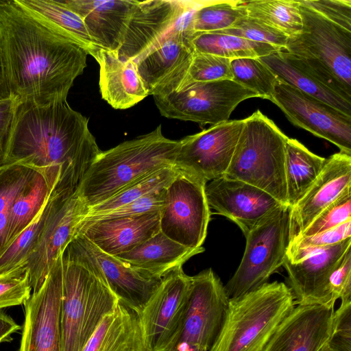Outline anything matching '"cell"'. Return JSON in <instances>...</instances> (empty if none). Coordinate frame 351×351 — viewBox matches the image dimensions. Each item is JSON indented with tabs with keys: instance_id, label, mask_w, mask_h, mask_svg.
Wrapping results in <instances>:
<instances>
[{
	"instance_id": "27",
	"label": "cell",
	"mask_w": 351,
	"mask_h": 351,
	"mask_svg": "<svg viewBox=\"0 0 351 351\" xmlns=\"http://www.w3.org/2000/svg\"><path fill=\"white\" fill-rule=\"evenodd\" d=\"M204 251L203 247L193 249L183 246L159 231L131 251L116 257L145 276L160 280Z\"/></svg>"
},
{
	"instance_id": "36",
	"label": "cell",
	"mask_w": 351,
	"mask_h": 351,
	"mask_svg": "<svg viewBox=\"0 0 351 351\" xmlns=\"http://www.w3.org/2000/svg\"><path fill=\"white\" fill-rule=\"evenodd\" d=\"M25 6L51 21L74 41L84 49L88 54L95 48L82 18L69 9L60 0H19Z\"/></svg>"
},
{
	"instance_id": "40",
	"label": "cell",
	"mask_w": 351,
	"mask_h": 351,
	"mask_svg": "<svg viewBox=\"0 0 351 351\" xmlns=\"http://www.w3.org/2000/svg\"><path fill=\"white\" fill-rule=\"evenodd\" d=\"M350 237L351 220L323 232L294 240L289 244L286 258L297 263Z\"/></svg>"
},
{
	"instance_id": "42",
	"label": "cell",
	"mask_w": 351,
	"mask_h": 351,
	"mask_svg": "<svg viewBox=\"0 0 351 351\" xmlns=\"http://www.w3.org/2000/svg\"><path fill=\"white\" fill-rule=\"evenodd\" d=\"M350 220L351 186H349L326 207L297 239L323 232Z\"/></svg>"
},
{
	"instance_id": "13",
	"label": "cell",
	"mask_w": 351,
	"mask_h": 351,
	"mask_svg": "<svg viewBox=\"0 0 351 351\" xmlns=\"http://www.w3.org/2000/svg\"><path fill=\"white\" fill-rule=\"evenodd\" d=\"M62 256L57 258L41 287L23 304L25 320L19 351H63Z\"/></svg>"
},
{
	"instance_id": "47",
	"label": "cell",
	"mask_w": 351,
	"mask_h": 351,
	"mask_svg": "<svg viewBox=\"0 0 351 351\" xmlns=\"http://www.w3.org/2000/svg\"><path fill=\"white\" fill-rule=\"evenodd\" d=\"M330 289L334 302H351V248L345 253L330 279Z\"/></svg>"
},
{
	"instance_id": "21",
	"label": "cell",
	"mask_w": 351,
	"mask_h": 351,
	"mask_svg": "<svg viewBox=\"0 0 351 351\" xmlns=\"http://www.w3.org/2000/svg\"><path fill=\"white\" fill-rule=\"evenodd\" d=\"M349 186H351V154L343 152L335 153L326 158L317 179L289 208V243Z\"/></svg>"
},
{
	"instance_id": "43",
	"label": "cell",
	"mask_w": 351,
	"mask_h": 351,
	"mask_svg": "<svg viewBox=\"0 0 351 351\" xmlns=\"http://www.w3.org/2000/svg\"><path fill=\"white\" fill-rule=\"evenodd\" d=\"M31 292L27 271H13L0 275V310L24 304Z\"/></svg>"
},
{
	"instance_id": "15",
	"label": "cell",
	"mask_w": 351,
	"mask_h": 351,
	"mask_svg": "<svg viewBox=\"0 0 351 351\" xmlns=\"http://www.w3.org/2000/svg\"><path fill=\"white\" fill-rule=\"evenodd\" d=\"M228 302L224 285L211 268L191 276L188 305L176 343L186 342L208 351L220 332Z\"/></svg>"
},
{
	"instance_id": "23",
	"label": "cell",
	"mask_w": 351,
	"mask_h": 351,
	"mask_svg": "<svg viewBox=\"0 0 351 351\" xmlns=\"http://www.w3.org/2000/svg\"><path fill=\"white\" fill-rule=\"evenodd\" d=\"M160 231V212L102 218L80 223L77 233L104 252L117 256L133 250Z\"/></svg>"
},
{
	"instance_id": "8",
	"label": "cell",
	"mask_w": 351,
	"mask_h": 351,
	"mask_svg": "<svg viewBox=\"0 0 351 351\" xmlns=\"http://www.w3.org/2000/svg\"><path fill=\"white\" fill-rule=\"evenodd\" d=\"M245 237L243 258L224 286L229 299L268 282L269 277L283 265L289 244V208L280 206Z\"/></svg>"
},
{
	"instance_id": "28",
	"label": "cell",
	"mask_w": 351,
	"mask_h": 351,
	"mask_svg": "<svg viewBox=\"0 0 351 351\" xmlns=\"http://www.w3.org/2000/svg\"><path fill=\"white\" fill-rule=\"evenodd\" d=\"M82 351H150L138 314L119 302L106 315Z\"/></svg>"
},
{
	"instance_id": "41",
	"label": "cell",
	"mask_w": 351,
	"mask_h": 351,
	"mask_svg": "<svg viewBox=\"0 0 351 351\" xmlns=\"http://www.w3.org/2000/svg\"><path fill=\"white\" fill-rule=\"evenodd\" d=\"M213 32L267 43L282 49L285 47L289 38L282 32L248 16L240 18L230 28Z\"/></svg>"
},
{
	"instance_id": "38",
	"label": "cell",
	"mask_w": 351,
	"mask_h": 351,
	"mask_svg": "<svg viewBox=\"0 0 351 351\" xmlns=\"http://www.w3.org/2000/svg\"><path fill=\"white\" fill-rule=\"evenodd\" d=\"M232 80L252 90L260 98L271 100L277 77L258 58L231 60Z\"/></svg>"
},
{
	"instance_id": "3",
	"label": "cell",
	"mask_w": 351,
	"mask_h": 351,
	"mask_svg": "<svg viewBox=\"0 0 351 351\" xmlns=\"http://www.w3.org/2000/svg\"><path fill=\"white\" fill-rule=\"evenodd\" d=\"M61 326L63 351H82L119 299L88 256L68 245L62 256Z\"/></svg>"
},
{
	"instance_id": "24",
	"label": "cell",
	"mask_w": 351,
	"mask_h": 351,
	"mask_svg": "<svg viewBox=\"0 0 351 351\" xmlns=\"http://www.w3.org/2000/svg\"><path fill=\"white\" fill-rule=\"evenodd\" d=\"M69 245L95 262L119 302L138 314L162 280L145 276L117 257L104 252L80 235H76Z\"/></svg>"
},
{
	"instance_id": "52",
	"label": "cell",
	"mask_w": 351,
	"mask_h": 351,
	"mask_svg": "<svg viewBox=\"0 0 351 351\" xmlns=\"http://www.w3.org/2000/svg\"><path fill=\"white\" fill-rule=\"evenodd\" d=\"M321 351H330L328 348L326 346Z\"/></svg>"
},
{
	"instance_id": "9",
	"label": "cell",
	"mask_w": 351,
	"mask_h": 351,
	"mask_svg": "<svg viewBox=\"0 0 351 351\" xmlns=\"http://www.w3.org/2000/svg\"><path fill=\"white\" fill-rule=\"evenodd\" d=\"M153 97L162 116L201 126L226 122L241 101L259 97L231 80L191 83L178 90Z\"/></svg>"
},
{
	"instance_id": "30",
	"label": "cell",
	"mask_w": 351,
	"mask_h": 351,
	"mask_svg": "<svg viewBox=\"0 0 351 351\" xmlns=\"http://www.w3.org/2000/svg\"><path fill=\"white\" fill-rule=\"evenodd\" d=\"M258 58L274 73L278 80L351 117V102L292 62L282 49Z\"/></svg>"
},
{
	"instance_id": "19",
	"label": "cell",
	"mask_w": 351,
	"mask_h": 351,
	"mask_svg": "<svg viewBox=\"0 0 351 351\" xmlns=\"http://www.w3.org/2000/svg\"><path fill=\"white\" fill-rule=\"evenodd\" d=\"M201 5L200 1H190L170 34L136 63L149 95H154L162 85L190 63L194 54L191 43L195 34L193 19Z\"/></svg>"
},
{
	"instance_id": "39",
	"label": "cell",
	"mask_w": 351,
	"mask_h": 351,
	"mask_svg": "<svg viewBox=\"0 0 351 351\" xmlns=\"http://www.w3.org/2000/svg\"><path fill=\"white\" fill-rule=\"evenodd\" d=\"M245 16L246 10L240 1H204L195 14L193 32L206 33L226 29Z\"/></svg>"
},
{
	"instance_id": "26",
	"label": "cell",
	"mask_w": 351,
	"mask_h": 351,
	"mask_svg": "<svg viewBox=\"0 0 351 351\" xmlns=\"http://www.w3.org/2000/svg\"><path fill=\"white\" fill-rule=\"evenodd\" d=\"M89 55L99 65L101 97L113 108H130L149 95L136 62L122 60L117 53L98 46Z\"/></svg>"
},
{
	"instance_id": "51",
	"label": "cell",
	"mask_w": 351,
	"mask_h": 351,
	"mask_svg": "<svg viewBox=\"0 0 351 351\" xmlns=\"http://www.w3.org/2000/svg\"><path fill=\"white\" fill-rule=\"evenodd\" d=\"M165 351H207L205 349L197 346L189 344L186 342H178L172 347Z\"/></svg>"
},
{
	"instance_id": "45",
	"label": "cell",
	"mask_w": 351,
	"mask_h": 351,
	"mask_svg": "<svg viewBox=\"0 0 351 351\" xmlns=\"http://www.w3.org/2000/svg\"><path fill=\"white\" fill-rule=\"evenodd\" d=\"M326 19L351 32V0H299Z\"/></svg>"
},
{
	"instance_id": "4",
	"label": "cell",
	"mask_w": 351,
	"mask_h": 351,
	"mask_svg": "<svg viewBox=\"0 0 351 351\" xmlns=\"http://www.w3.org/2000/svg\"><path fill=\"white\" fill-rule=\"evenodd\" d=\"M180 140L166 138L161 125L153 131L101 151L86 172L78 193L87 208L157 169L174 166Z\"/></svg>"
},
{
	"instance_id": "32",
	"label": "cell",
	"mask_w": 351,
	"mask_h": 351,
	"mask_svg": "<svg viewBox=\"0 0 351 351\" xmlns=\"http://www.w3.org/2000/svg\"><path fill=\"white\" fill-rule=\"evenodd\" d=\"M178 172L174 166L167 167L141 177L108 199L87 208L80 222L97 218L144 195L163 190L178 174Z\"/></svg>"
},
{
	"instance_id": "50",
	"label": "cell",
	"mask_w": 351,
	"mask_h": 351,
	"mask_svg": "<svg viewBox=\"0 0 351 351\" xmlns=\"http://www.w3.org/2000/svg\"><path fill=\"white\" fill-rule=\"evenodd\" d=\"M12 97L0 53V101Z\"/></svg>"
},
{
	"instance_id": "31",
	"label": "cell",
	"mask_w": 351,
	"mask_h": 351,
	"mask_svg": "<svg viewBox=\"0 0 351 351\" xmlns=\"http://www.w3.org/2000/svg\"><path fill=\"white\" fill-rule=\"evenodd\" d=\"M326 158L308 150L295 138H288L285 146V180L289 207L306 192L322 171Z\"/></svg>"
},
{
	"instance_id": "25",
	"label": "cell",
	"mask_w": 351,
	"mask_h": 351,
	"mask_svg": "<svg viewBox=\"0 0 351 351\" xmlns=\"http://www.w3.org/2000/svg\"><path fill=\"white\" fill-rule=\"evenodd\" d=\"M78 14L95 45L118 54L136 0H60Z\"/></svg>"
},
{
	"instance_id": "33",
	"label": "cell",
	"mask_w": 351,
	"mask_h": 351,
	"mask_svg": "<svg viewBox=\"0 0 351 351\" xmlns=\"http://www.w3.org/2000/svg\"><path fill=\"white\" fill-rule=\"evenodd\" d=\"M55 187L33 221L0 254V275L13 271H27L25 269L27 257L46 226L59 194L64 191L56 189Z\"/></svg>"
},
{
	"instance_id": "17",
	"label": "cell",
	"mask_w": 351,
	"mask_h": 351,
	"mask_svg": "<svg viewBox=\"0 0 351 351\" xmlns=\"http://www.w3.org/2000/svg\"><path fill=\"white\" fill-rule=\"evenodd\" d=\"M190 1H139L133 10L119 57L137 62L170 34Z\"/></svg>"
},
{
	"instance_id": "46",
	"label": "cell",
	"mask_w": 351,
	"mask_h": 351,
	"mask_svg": "<svg viewBox=\"0 0 351 351\" xmlns=\"http://www.w3.org/2000/svg\"><path fill=\"white\" fill-rule=\"evenodd\" d=\"M165 189L166 188L163 190L144 195L131 203L89 221L102 218L133 217L150 213L160 212L165 204Z\"/></svg>"
},
{
	"instance_id": "20",
	"label": "cell",
	"mask_w": 351,
	"mask_h": 351,
	"mask_svg": "<svg viewBox=\"0 0 351 351\" xmlns=\"http://www.w3.org/2000/svg\"><path fill=\"white\" fill-rule=\"evenodd\" d=\"M351 247V237L308 256L297 263L286 258L283 263L287 272V286L295 305L335 304L330 289V277Z\"/></svg>"
},
{
	"instance_id": "11",
	"label": "cell",
	"mask_w": 351,
	"mask_h": 351,
	"mask_svg": "<svg viewBox=\"0 0 351 351\" xmlns=\"http://www.w3.org/2000/svg\"><path fill=\"white\" fill-rule=\"evenodd\" d=\"M191 276L182 267L165 276L138 313L150 351H165L176 342L189 299Z\"/></svg>"
},
{
	"instance_id": "2",
	"label": "cell",
	"mask_w": 351,
	"mask_h": 351,
	"mask_svg": "<svg viewBox=\"0 0 351 351\" xmlns=\"http://www.w3.org/2000/svg\"><path fill=\"white\" fill-rule=\"evenodd\" d=\"M100 152L88 119L66 99L45 106L19 101L1 165L58 170L56 188L74 193Z\"/></svg>"
},
{
	"instance_id": "6",
	"label": "cell",
	"mask_w": 351,
	"mask_h": 351,
	"mask_svg": "<svg viewBox=\"0 0 351 351\" xmlns=\"http://www.w3.org/2000/svg\"><path fill=\"white\" fill-rule=\"evenodd\" d=\"M295 306L289 287L278 281L230 298L220 332L208 351H261Z\"/></svg>"
},
{
	"instance_id": "16",
	"label": "cell",
	"mask_w": 351,
	"mask_h": 351,
	"mask_svg": "<svg viewBox=\"0 0 351 351\" xmlns=\"http://www.w3.org/2000/svg\"><path fill=\"white\" fill-rule=\"evenodd\" d=\"M86 209L78 190L59 194L47 225L26 261L32 292L41 287L57 258L76 236Z\"/></svg>"
},
{
	"instance_id": "12",
	"label": "cell",
	"mask_w": 351,
	"mask_h": 351,
	"mask_svg": "<svg viewBox=\"0 0 351 351\" xmlns=\"http://www.w3.org/2000/svg\"><path fill=\"white\" fill-rule=\"evenodd\" d=\"M243 122L228 121L180 139L174 167L206 183L224 176Z\"/></svg>"
},
{
	"instance_id": "48",
	"label": "cell",
	"mask_w": 351,
	"mask_h": 351,
	"mask_svg": "<svg viewBox=\"0 0 351 351\" xmlns=\"http://www.w3.org/2000/svg\"><path fill=\"white\" fill-rule=\"evenodd\" d=\"M19 101L10 98L0 101V156L4 148L12 125Z\"/></svg>"
},
{
	"instance_id": "7",
	"label": "cell",
	"mask_w": 351,
	"mask_h": 351,
	"mask_svg": "<svg viewBox=\"0 0 351 351\" xmlns=\"http://www.w3.org/2000/svg\"><path fill=\"white\" fill-rule=\"evenodd\" d=\"M243 120L224 176L256 186L289 207L285 171L289 137L259 110Z\"/></svg>"
},
{
	"instance_id": "34",
	"label": "cell",
	"mask_w": 351,
	"mask_h": 351,
	"mask_svg": "<svg viewBox=\"0 0 351 351\" xmlns=\"http://www.w3.org/2000/svg\"><path fill=\"white\" fill-rule=\"evenodd\" d=\"M191 43L194 53L212 54L230 60L258 58L282 49L269 44L215 32L195 33Z\"/></svg>"
},
{
	"instance_id": "53",
	"label": "cell",
	"mask_w": 351,
	"mask_h": 351,
	"mask_svg": "<svg viewBox=\"0 0 351 351\" xmlns=\"http://www.w3.org/2000/svg\"><path fill=\"white\" fill-rule=\"evenodd\" d=\"M1 156H0V165H1Z\"/></svg>"
},
{
	"instance_id": "29",
	"label": "cell",
	"mask_w": 351,
	"mask_h": 351,
	"mask_svg": "<svg viewBox=\"0 0 351 351\" xmlns=\"http://www.w3.org/2000/svg\"><path fill=\"white\" fill-rule=\"evenodd\" d=\"M60 178V172L58 170H40L32 184L15 199L9 211L5 245L1 253L36 217Z\"/></svg>"
},
{
	"instance_id": "14",
	"label": "cell",
	"mask_w": 351,
	"mask_h": 351,
	"mask_svg": "<svg viewBox=\"0 0 351 351\" xmlns=\"http://www.w3.org/2000/svg\"><path fill=\"white\" fill-rule=\"evenodd\" d=\"M271 101L294 125L351 154V117L279 80Z\"/></svg>"
},
{
	"instance_id": "49",
	"label": "cell",
	"mask_w": 351,
	"mask_h": 351,
	"mask_svg": "<svg viewBox=\"0 0 351 351\" xmlns=\"http://www.w3.org/2000/svg\"><path fill=\"white\" fill-rule=\"evenodd\" d=\"M21 326L8 315L0 310V343L10 341L12 334L20 330Z\"/></svg>"
},
{
	"instance_id": "10",
	"label": "cell",
	"mask_w": 351,
	"mask_h": 351,
	"mask_svg": "<svg viewBox=\"0 0 351 351\" xmlns=\"http://www.w3.org/2000/svg\"><path fill=\"white\" fill-rule=\"evenodd\" d=\"M206 184L179 171L165 189V204L160 212V231L186 247H202L206 237L210 208Z\"/></svg>"
},
{
	"instance_id": "37",
	"label": "cell",
	"mask_w": 351,
	"mask_h": 351,
	"mask_svg": "<svg viewBox=\"0 0 351 351\" xmlns=\"http://www.w3.org/2000/svg\"><path fill=\"white\" fill-rule=\"evenodd\" d=\"M38 171L17 164L0 165V253L5 245L10 207L15 199L32 184Z\"/></svg>"
},
{
	"instance_id": "5",
	"label": "cell",
	"mask_w": 351,
	"mask_h": 351,
	"mask_svg": "<svg viewBox=\"0 0 351 351\" xmlns=\"http://www.w3.org/2000/svg\"><path fill=\"white\" fill-rule=\"evenodd\" d=\"M300 11L302 29L288 38L283 52L298 66L351 102V32L301 4Z\"/></svg>"
},
{
	"instance_id": "44",
	"label": "cell",
	"mask_w": 351,
	"mask_h": 351,
	"mask_svg": "<svg viewBox=\"0 0 351 351\" xmlns=\"http://www.w3.org/2000/svg\"><path fill=\"white\" fill-rule=\"evenodd\" d=\"M326 346L330 351H351V302L335 310Z\"/></svg>"
},
{
	"instance_id": "22",
	"label": "cell",
	"mask_w": 351,
	"mask_h": 351,
	"mask_svg": "<svg viewBox=\"0 0 351 351\" xmlns=\"http://www.w3.org/2000/svg\"><path fill=\"white\" fill-rule=\"evenodd\" d=\"M334 306L297 305L261 351H321L330 337Z\"/></svg>"
},
{
	"instance_id": "35",
	"label": "cell",
	"mask_w": 351,
	"mask_h": 351,
	"mask_svg": "<svg viewBox=\"0 0 351 351\" xmlns=\"http://www.w3.org/2000/svg\"><path fill=\"white\" fill-rule=\"evenodd\" d=\"M247 16L256 19L288 37L300 33L302 18L296 0L240 1Z\"/></svg>"
},
{
	"instance_id": "1",
	"label": "cell",
	"mask_w": 351,
	"mask_h": 351,
	"mask_svg": "<svg viewBox=\"0 0 351 351\" xmlns=\"http://www.w3.org/2000/svg\"><path fill=\"white\" fill-rule=\"evenodd\" d=\"M0 53L12 97L38 106L66 99L88 55L19 0H0Z\"/></svg>"
},
{
	"instance_id": "18",
	"label": "cell",
	"mask_w": 351,
	"mask_h": 351,
	"mask_svg": "<svg viewBox=\"0 0 351 351\" xmlns=\"http://www.w3.org/2000/svg\"><path fill=\"white\" fill-rule=\"evenodd\" d=\"M205 193L210 208L236 223L245 236L283 206L261 189L226 176L207 182Z\"/></svg>"
}]
</instances>
